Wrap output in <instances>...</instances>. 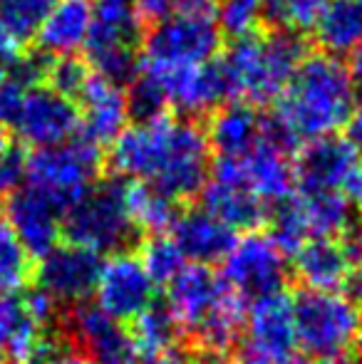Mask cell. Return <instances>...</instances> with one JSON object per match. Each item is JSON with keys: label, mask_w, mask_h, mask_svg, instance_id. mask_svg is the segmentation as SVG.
<instances>
[{"label": "cell", "mask_w": 362, "mask_h": 364, "mask_svg": "<svg viewBox=\"0 0 362 364\" xmlns=\"http://www.w3.org/2000/svg\"><path fill=\"white\" fill-rule=\"evenodd\" d=\"M208 139L196 122L156 114L127 127L112 144L110 168L119 178L149 183L171 201H186L206 186Z\"/></svg>", "instance_id": "obj_1"}, {"label": "cell", "mask_w": 362, "mask_h": 364, "mask_svg": "<svg viewBox=\"0 0 362 364\" xmlns=\"http://www.w3.org/2000/svg\"><path fill=\"white\" fill-rule=\"evenodd\" d=\"M358 92L350 70L338 58L308 55L275 100L273 117L266 119V134L285 149L335 136L358 107Z\"/></svg>", "instance_id": "obj_2"}, {"label": "cell", "mask_w": 362, "mask_h": 364, "mask_svg": "<svg viewBox=\"0 0 362 364\" xmlns=\"http://www.w3.org/2000/svg\"><path fill=\"white\" fill-rule=\"evenodd\" d=\"M164 302L198 350L228 352L243 332V300L206 265H186L166 285Z\"/></svg>", "instance_id": "obj_3"}, {"label": "cell", "mask_w": 362, "mask_h": 364, "mask_svg": "<svg viewBox=\"0 0 362 364\" xmlns=\"http://www.w3.org/2000/svg\"><path fill=\"white\" fill-rule=\"evenodd\" d=\"M305 53V40L295 33L275 30L268 35H248L233 40L218 58L226 97H236L246 105L275 102L298 73Z\"/></svg>", "instance_id": "obj_4"}, {"label": "cell", "mask_w": 362, "mask_h": 364, "mask_svg": "<svg viewBox=\"0 0 362 364\" xmlns=\"http://www.w3.org/2000/svg\"><path fill=\"white\" fill-rule=\"evenodd\" d=\"M137 225L127 211L124 181H100L63 213V238L68 245L90 250L97 255L127 253L134 245Z\"/></svg>", "instance_id": "obj_5"}, {"label": "cell", "mask_w": 362, "mask_h": 364, "mask_svg": "<svg viewBox=\"0 0 362 364\" xmlns=\"http://www.w3.org/2000/svg\"><path fill=\"white\" fill-rule=\"evenodd\" d=\"M295 347L315 362L348 355L362 330V312L343 292L300 290L293 297Z\"/></svg>", "instance_id": "obj_6"}, {"label": "cell", "mask_w": 362, "mask_h": 364, "mask_svg": "<svg viewBox=\"0 0 362 364\" xmlns=\"http://www.w3.org/2000/svg\"><path fill=\"white\" fill-rule=\"evenodd\" d=\"M92 28L85 45L95 75L122 85L139 73L137 45L142 35V13L137 0H90Z\"/></svg>", "instance_id": "obj_7"}, {"label": "cell", "mask_w": 362, "mask_h": 364, "mask_svg": "<svg viewBox=\"0 0 362 364\" xmlns=\"http://www.w3.org/2000/svg\"><path fill=\"white\" fill-rule=\"evenodd\" d=\"M100 164V146L75 136L65 144L35 149V154L25 159V181L65 213L97 183Z\"/></svg>", "instance_id": "obj_8"}, {"label": "cell", "mask_w": 362, "mask_h": 364, "mask_svg": "<svg viewBox=\"0 0 362 364\" xmlns=\"http://www.w3.org/2000/svg\"><path fill=\"white\" fill-rule=\"evenodd\" d=\"M208 171L216 181L238 183L248 188L266 206L268 203L275 206L290 198L295 188V171L288 149L280 146L268 134L241 156H216Z\"/></svg>", "instance_id": "obj_9"}, {"label": "cell", "mask_w": 362, "mask_h": 364, "mask_svg": "<svg viewBox=\"0 0 362 364\" xmlns=\"http://www.w3.org/2000/svg\"><path fill=\"white\" fill-rule=\"evenodd\" d=\"M223 280L243 302L285 292L290 278L288 255L268 238V233L241 235L223 260Z\"/></svg>", "instance_id": "obj_10"}, {"label": "cell", "mask_w": 362, "mask_h": 364, "mask_svg": "<svg viewBox=\"0 0 362 364\" xmlns=\"http://www.w3.org/2000/svg\"><path fill=\"white\" fill-rule=\"evenodd\" d=\"M221 48V30L208 13H174L154 25L144 43V63L166 68L208 65Z\"/></svg>", "instance_id": "obj_11"}, {"label": "cell", "mask_w": 362, "mask_h": 364, "mask_svg": "<svg viewBox=\"0 0 362 364\" xmlns=\"http://www.w3.org/2000/svg\"><path fill=\"white\" fill-rule=\"evenodd\" d=\"M60 337L87 364H142L129 330L90 300L65 307Z\"/></svg>", "instance_id": "obj_12"}, {"label": "cell", "mask_w": 362, "mask_h": 364, "mask_svg": "<svg viewBox=\"0 0 362 364\" xmlns=\"http://www.w3.org/2000/svg\"><path fill=\"white\" fill-rule=\"evenodd\" d=\"M156 285L147 275L137 253H117L102 263L95 288V305L110 320L132 325L156 300Z\"/></svg>", "instance_id": "obj_13"}, {"label": "cell", "mask_w": 362, "mask_h": 364, "mask_svg": "<svg viewBox=\"0 0 362 364\" xmlns=\"http://www.w3.org/2000/svg\"><path fill=\"white\" fill-rule=\"evenodd\" d=\"M139 70L154 80L164 97V105L176 109V117L181 119L191 122L193 117L208 114L226 97V87L216 63L198 68H166V65L142 63Z\"/></svg>", "instance_id": "obj_14"}, {"label": "cell", "mask_w": 362, "mask_h": 364, "mask_svg": "<svg viewBox=\"0 0 362 364\" xmlns=\"http://www.w3.org/2000/svg\"><path fill=\"white\" fill-rule=\"evenodd\" d=\"M10 129L35 149H50L75 139L80 132L78 105L50 87L35 85L25 92Z\"/></svg>", "instance_id": "obj_15"}, {"label": "cell", "mask_w": 362, "mask_h": 364, "mask_svg": "<svg viewBox=\"0 0 362 364\" xmlns=\"http://www.w3.org/2000/svg\"><path fill=\"white\" fill-rule=\"evenodd\" d=\"M102 255L75 245H58L38 265V288L48 292L60 307L87 302L95 295L102 270Z\"/></svg>", "instance_id": "obj_16"}, {"label": "cell", "mask_w": 362, "mask_h": 364, "mask_svg": "<svg viewBox=\"0 0 362 364\" xmlns=\"http://www.w3.org/2000/svg\"><path fill=\"white\" fill-rule=\"evenodd\" d=\"M360 166V154L343 136H323L308 141L293 161L295 186L300 193L340 191L348 186L355 168Z\"/></svg>", "instance_id": "obj_17"}, {"label": "cell", "mask_w": 362, "mask_h": 364, "mask_svg": "<svg viewBox=\"0 0 362 364\" xmlns=\"http://www.w3.org/2000/svg\"><path fill=\"white\" fill-rule=\"evenodd\" d=\"M5 220L30 258L43 260L63 238V213L35 188L23 186L5 201Z\"/></svg>", "instance_id": "obj_18"}, {"label": "cell", "mask_w": 362, "mask_h": 364, "mask_svg": "<svg viewBox=\"0 0 362 364\" xmlns=\"http://www.w3.org/2000/svg\"><path fill=\"white\" fill-rule=\"evenodd\" d=\"M78 100L80 136L95 146L115 144L127 129V119H129V102L122 85L90 73Z\"/></svg>", "instance_id": "obj_19"}, {"label": "cell", "mask_w": 362, "mask_h": 364, "mask_svg": "<svg viewBox=\"0 0 362 364\" xmlns=\"http://www.w3.org/2000/svg\"><path fill=\"white\" fill-rule=\"evenodd\" d=\"M169 235L179 245L186 263L206 265V268L223 263L238 240L236 230L223 225L203 208H188V211L179 213Z\"/></svg>", "instance_id": "obj_20"}, {"label": "cell", "mask_w": 362, "mask_h": 364, "mask_svg": "<svg viewBox=\"0 0 362 364\" xmlns=\"http://www.w3.org/2000/svg\"><path fill=\"white\" fill-rule=\"evenodd\" d=\"M246 347L258 352H293L295 347V315L293 297L288 292L253 300L248 312H243Z\"/></svg>", "instance_id": "obj_21"}, {"label": "cell", "mask_w": 362, "mask_h": 364, "mask_svg": "<svg viewBox=\"0 0 362 364\" xmlns=\"http://www.w3.org/2000/svg\"><path fill=\"white\" fill-rule=\"evenodd\" d=\"M353 270L348 250L333 238H310L293 253V275L305 290L340 292Z\"/></svg>", "instance_id": "obj_22"}, {"label": "cell", "mask_w": 362, "mask_h": 364, "mask_svg": "<svg viewBox=\"0 0 362 364\" xmlns=\"http://www.w3.org/2000/svg\"><path fill=\"white\" fill-rule=\"evenodd\" d=\"M92 28L90 0H55L38 35V48L45 58H75L85 50Z\"/></svg>", "instance_id": "obj_23"}, {"label": "cell", "mask_w": 362, "mask_h": 364, "mask_svg": "<svg viewBox=\"0 0 362 364\" xmlns=\"http://www.w3.org/2000/svg\"><path fill=\"white\" fill-rule=\"evenodd\" d=\"M266 136V119L256 107L246 102H233L213 112L206 139L218 156H241Z\"/></svg>", "instance_id": "obj_24"}, {"label": "cell", "mask_w": 362, "mask_h": 364, "mask_svg": "<svg viewBox=\"0 0 362 364\" xmlns=\"http://www.w3.org/2000/svg\"><path fill=\"white\" fill-rule=\"evenodd\" d=\"M201 208L231 230H256L268 220V206L248 188L228 181H206L201 191Z\"/></svg>", "instance_id": "obj_25"}, {"label": "cell", "mask_w": 362, "mask_h": 364, "mask_svg": "<svg viewBox=\"0 0 362 364\" xmlns=\"http://www.w3.org/2000/svg\"><path fill=\"white\" fill-rule=\"evenodd\" d=\"M45 332L25 310L20 295H0V362L30 364Z\"/></svg>", "instance_id": "obj_26"}, {"label": "cell", "mask_w": 362, "mask_h": 364, "mask_svg": "<svg viewBox=\"0 0 362 364\" xmlns=\"http://www.w3.org/2000/svg\"><path fill=\"white\" fill-rule=\"evenodd\" d=\"M298 203L303 211L310 238H333L340 240L355 228V208L350 206L343 191H318L300 193Z\"/></svg>", "instance_id": "obj_27"}, {"label": "cell", "mask_w": 362, "mask_h": 364, "mask_svg": "<svg viewBox=\"0 0 362 364\" xmlns=\"http://www.w3.org/2000/svg\"><path fill=\"white\" fill-rule=\"evenodd\" d=\"M313 30L325 55H350L362 43V0H330Z\"/></svg>", "instance_id": "obj_28"}, {"label": "cell", "mask_w": 362, "mask_h": 364, "mask_svg": "<svg viewBox=\"0 0 362 364\" xmlns=\"http://www.w3.org/2000/svg\"><path fill=\"white\" fill-rule=\"evenodd\" d=\"M129 335L139 352L142 362L154 360L159 355L176 350V342L181 340V327L174 320L166 302L154 300L134 322L129 325Z\"/></svg>", "instance_id": "obj_29"}, {"label": "cell", "mask_w": 362, "mask_h": 364, "mask_svg": "<svg viewBox=\"0 0 362 364\" xmlns=\"http://www.w3.org/2000/svg\"><path fill=\"white\" fill-rule=\"evenodd\" d=\"M124 198L127 211L132 216V223L137 225L139 233L161 235L169 233L179 216V203L171 201L161 191H156L149 183L124 181Z\"/></svg>", "instance_id": "obj_30"}, {"label": "cell", "mask_w": 362, "mask_h": 364, "mask_svg": "<svg viewBox=\"0 0 362 364\" xmlns=\"http://www.w3.org/2000/svg\"><path fill=\"white\" fill-rule=\"evenodd\" d=\"M33 275V258L18 240L8 220L0 216V295H18L28 288Z\"/></svg>", "instance_id": "obj_31"}, {"label": "cell", "mask_w": 362, "mask_h": 364, "mask_svg": "<svg viewBox=\"0 0 362 364\" xmlns=\"http://www.w3.org/2000/svg\"><path fill=\"white\" fill-rule=\"evenodd\" d=\"M137 258L142 260L147 275H149L154 285H169L171 280L186 268V260H183L179 245L171 240L169 233L149 235V238L139 245Z\"/></svg>", "instance_id": "obj_32"}, {"label": "cell", "mask_w": 362, "mask_h": 364, "mask_svg": "<svg viewBox=\"0 0 362 364\" xmlns=\"http://www.w3.org/2000/svg\"><path fill=\"white\" fill-rule=\"evenodd\" d=\"M268 220H271V233H268V238H271L285 255H293L300 245L310 240L308 225H305L303 211H300V203H298V198H295V193L290 198H285V201L275 203L273 211L268 213Z\"/></svg>", "instance_id": "obj_33"}, {"label": "cell", "mask_w": 362, "mask_h": 364, "mask_svg": "<svg viewBox=\"0 0 362 364\" xmlns=\"http://www.w3.org/2000/svg\"><path fill=\"white\" fill-rule=\"evenodd\" d=\"M328 3L330 0H266L263 18L275 25V30L298 35L303 30L315 28Z\"/></svg>", "instance_id": "obj_34"}, {"label": "cell", "mask_w": 362, "mask_h": 364, "mask_svg": "<svg viewBox=\"0 0 362 364\" xmlns=\"http://www.w3.org/2000/svg\"><path fill=\"white\" fill-rule=\"evenodd\" d=\"M55 0H0V25L18 43L30 40L43 25Z\"/></svg>", "instance_id": "obj_35"}, {"label": "cell", "mask_w": 362, "mask_h": 364, "mask_svg": "<svg viewBox=\"0 0 362 364\" xmlns=\"http://www.w3.org/2000/svg\"><path fill=\"white\" fill-rule=\"evenodd\" d=\"M263 13H266V0H218L213 20L221 33L231 35L233 40H241L256 33Z\"/></svg>", "instance_id": "obj_36"}, {"label": "cell", "mask_w": 362, "mask_h": 364, "mask_svg": "<svg viewBox=\"0 0 362 364\" xmlns=\"http://www.w3.org/2000/svg\"><path fill=\"white\" fill-rule=\"evenodd\" d=\"M87 77V68L78 58H58L55 63H48V70H45V80H48L50 90L60 92L68 100H75L82 92Z\"/></svg>", "instance_id": "obj_37"}, {"label": "cell", "mask_w": 362, "mask_h": 364, "mask_svg": "<svg viewBox=\"0 0 362 364\" xmlns=\"http://www.w3.org/2000/svg\"><path fill=\"white\" fill-rule=\"evenodd\" d=\"M25 181V156L18 149L8 146L0 151V201H8Z\"/></svg>", "instance_id": "obj_38"}, {"label": "cell", "mask_w": 362, "mask_h": 364, "mask_svg": "<svg viewBox=\"0 0 362 364\" xmlns=\"http://www.w3.org/2000/svg\"><path fill=\"white\" fill-rule=\"evenodd\" d=\"M238 364H320L310 357H305L303 352H258L253 347L243 345L241 355H238Z\"/></svg>", "instance_id": "obj_39"}, {"label": "cell", "mask_w": 362, "mask_h": 364, "mask_svg": "<svg viewBox=\"0 0 362 364\" xmlns=\"http://www.w3.org/2000/svg\"><path fill=\"white\" fill-rule=\"evenodd\" d=\"M137 5H139L142 20H151L154 25L174 15L176 10L174 0H137Z\"/></svg>", "instance_id": "obj_40"}, {"label": "cell", "mask_w": 362, "mask_h": 364, "mask_svg": "<svg viewBox=\"0 0 362 364\" xmlns=\"http://www.w3.org/2000/svg\"><path fill=\"white\" fill-rule=\"evenodd\" d=\"M20 48H23V43H18V40L0 25V70L10 68V65L18 63V60L23 58V55H20Z\"/></svg>", "instance_id": "obj_41"}, {"label": "cell", "mask_w": 362, "mask_h": 364, "mask_svg": "<svg viewBox=\"0 0 362 364\" xmlns=\"http://www.w3.org/2000/svg\"><path fill=\"white\" fill-rule=\"evenodd\" d=\"M345 129H348V136H345V139L350 141V146H353L358 154H362V102H358V107H355V112L350 114Z\"/></svg>", "instance_id": "obj_42"}, {"label": "cell", "mask_w": 362, "mask_h": 364, "mask_svg": "<svg viewBox=\"0 0 362 364\" xmlns=\"http://www.w3.org/2000/svg\"><path fill=\"white\" fill-rule=\"evenodd\" d=\"M345 191H348V201L350 206L355 208V211L362 216V164L358 168H355L353 178L348 181V186H345Z\"/></svg>", "instance_id": "obj_43"}, {"label": "cell", "mask_w": 362, "mask_h": 364, "mask_svg": "<svg viewBox=\"0 0 362 364\" xmlns=\"http://www.w3.org/2000/svg\"><path fill=\"white\" fill-rule=\"evenodd\" d=\"M193 364H238L231 352H216V350H198L193 357Z\"/></svg>", "instance_id": "obj_44"}, {"label": "cell", "mask_w": 362, "mask_h": 364, "mask_svg": "<svg viewBox=\"0 0 362 364\" xmlns=\"http://www.w3.org/2000/svg\"><path fill=\"white\" fill-rule=\"evenodd\" d=\"M216 3L218 0H174L176 13H208V8Z\"/></svg>", "instance_id": "obj_45"}, {"label": "cell", "mask_w": 362, "mask_h": 364, "mask_svg": "<svg viewBox=\"0 0 362 364\" xmlns=\"http://www.w3.org/2000/svg\"><path fill=\"white\" fill-rule=\"evenodd\" d=\"M350 77H353L355 87L358 90H362V43L358 45V48L350 53Z\"/></svg>", "instance_id": "obj_46"}, {"label": "cell", "mask_w": 362, "mask_h": 364, "mask_svg": "<svg viewBox=\"0 0 362 364\" xmlns=\"http://www.w3.org/2000/svg\"><path fill=\"white\" fill-rule=\"evenodd\" d=\"M144 364H193V357L183 355L181 350H171L166 355L154 357V360H147Z\"/></svg>", "instance_id": "obj_47"}, {"label": "cell", "mask_w": 362, "mask_h": 364, "mask_svg": "<svg viewBox=\"0 0 362 364\" xmlns=\"http://www.w3.org/2000/svg\"><path fill=\"white\" fill-rule=\"evenodd\" d=\"M355 347H358V355H355V360H358V364H362V330H360V337H358V342H355Z\"/></svg>", "instance_id": "obj_48"}, {"label": "cell", "mask_w": 362, "mask_h": 364, "mask_svg": "<svg viewBox=\"0 0 362 364\" xmlns=\"http://www.w3.org/2000/svg\"><path fill=\"white\" fill-rule=\"evenodd\" d=\"M5 149H8V139H5L3 129H0V151H5Z\"/></svg>", "instance_id": "obj_49"}, {"label": "cell", "mask_w": 362, "mask_h": 364, "mask_svg": "<svg viewBox=\"0 0 362 364\" xmlns=\"http://www.w3.org/2000/svg\"><path fill=\"white\" fill-rule=\"evenodd\" d=\"M355 270H360V273H362V260H360V265H358V268H355Z\"/></svg>", "instance_id": "obj_50"}]
</instances>
